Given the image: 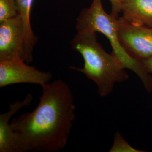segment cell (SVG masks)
I'll return each instance as SVG.
<instances>
[{"label": "cell", "instance_id": "cell-1", "mask_svg": "<svg viewBox=\"0 0 152 152\" xmlns=\"http://www.w3.org/2000/svg\"><path fill=\"white\" fill-rule=\"evenodd\" d=\"M32 112L14 119L11 126L21 152H58L66 145L76 119L71 87L58 79L42 86Z\"/></svg>", "mask_w": 152, "mask_h": 152}, {"label": "cell", "instance_id": "cell-2", "mask_svg": "<svg viewBox=\"0 0 152 152\" xmlns=\"http://www.w3.org/2000/svg\"><path fill=\"white\" fill-rule=\"evenodd\" d=\"M72 49L81 55L82 68L71 66L95 83L100 96H108L116 83L129 80V76L118 58L107 53L98 42L96 33H77L71 40Z\"/></svg>", "mask_w": 152, "mask_h": 152}, {"label": "cell", "instance_id": "cell-3", "mask_svg": "<svg viewBox=\"0 0 152 152\" xmlns=\"http://www.w3.org/2000/svg\"><path fill=\"white\" fill-rule=\"evenodd\" d=\"M119 18V17H118ZM118 18L105 11L102 0H92L89 7L84 8L76 19L77 33L103 34L108 39L112 53L122 63L125 69L133 72L148 92L152 91V77L142 63L132 58L124 49L118 37Z\"/></svg>", "mask_w": 152, "mask_h": 152}, {"label": "cell", "instance_id": "cell-4", "mask_svg": "<svg viewBox=\"0 0 152 152\" xmlns=\"http://www.w3.org/2000/svg\"><path fill=\"white\" fill-rule=\"evenodd\" d=\"M118 37L126 51L137 60L152 57V27L136 25L118 18Z\"/></svg>", "mask_w": 152, "mask_h": 152}, {"label": "cell", "instance_id": "cell-5", "mask_svg": "<svg viewBox=\"0 0 152 152\" xmlns=\"http://www.w3.org/2000/svg\"><path fill=\"white\" fill-rule=\"evenodd\" d=\"M26 59L25 28L19 14L0 22V61Z\"/></svg>", "mask_w": 152, "mask_h": 152}, {"label": "cell", "instance_id": "cell-6", "mask_svg": "<svg viewBox=\"0 0 152 152\" xmlns=\"http://www.w3.org/2000/svg\"><path fill=\"white\" fill-rule=\"evenodd\" d=\"M53 75L39 71L22 59L0 61V87L17 83H32L41 86L49 83Z\"/></svg>", "mask_w": 152, "mask_h": 152}, {"label": "cell", "instance_id": "cell-7", "mask_svg": "<svg viewBox=\"0 0 152 152\" xmlns=\"http://www.w3.org/2000/svg\"><path fill=\"white\" fill-rule=\"evenodd\" d=\"M32 99V95L29 93L23 101L10 104L9 110L0 115V152H21L16 134L9 122L20 109L29 105Z\"/></svg>", "mask_w": 152, "mask_h": 152}, {"label": "cell", "instance_id": "cell-8", "mask_svg": "<svg viewBox=\"0 0 152 152\" xmlns=\"http://www.w3.org/2000/svg\"><path fill=\"white\" fill-rule=\"evenodd\" d=\"M121 12L128 22L152 27V0H121Z\"/></svg>", "mask_w": 152, "mask_h": 152}, {"label": "cell", "instance_id": "cell-9", "mask_svg": "<svg viewBox=\"0 0 152 152\" xmlns=\"http://www.w3.org/2000/svg\"><path fill=\"white\" fill-rule=\"evenodd\" d=\"M34 0H17L19 14L22 16L25 28L26 59L30 63L33 61V51L38 38L33 31L31 22V12Z\"/></svg>", "mask_w": 152, "mask_h": 152}, {"label": "cell", "instance_id": "cell-10", "mask_svg": "<svg viewBox=\"0 0 152 152\" xmlns=\"http://www.w3.org/2000/svg\"><path fill=\"white\" fill-rule=\"evenodd\" d=\"M19 14L17 0H0V22Z\"/></svg>", "mask_w": 152, "mask_h": 152}, {"label": "cell", "instance_id": "cell-11", "mask_svg": "<svg viewBox=\"0 0 152 152\" xmlns=\"http://www.w3.org/2000/svg\"><path fill=\"white\" fill-rule=\"evenodd\" d=\"M110 152H144V151L137 149L133 147L125 140L119 132L114 135L113 143L110 148Z\"/></svg>", "mask_w": 152, "mask_h": 152}, {"label": "cell", "instance_id": "cell-12", "mask_svg": "<svg viewBox=\"0 0 152 152\" xmlns=\"http://www.w3.org/2000/svg\"><path fill=\"white\" fill-rule=\"evenodd\" d=\"M111 5V14L114 16L118 18L121 13V0H108Z\"/></svg>", "mask_w": 152, "mask_h": 152}, {"label": "cell", "instance_id": "cell-13", "mask_svg": "<svg viewBox=\"0 0 152 152\" xmlns=\"http://www.w3.org/2000/svg\"><path fill=\"white\" fill-rule=\"evenodd\" d=\"M141 61L142 63L147 72L150 74H152V57L141 60Z\"/></svg>", "mask_w": 152, "mask_h": 152}]
</instances>
